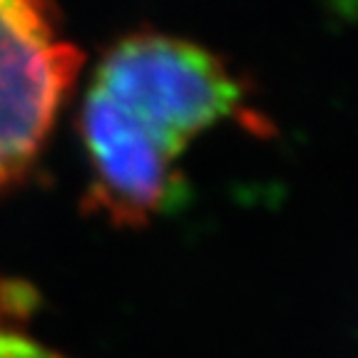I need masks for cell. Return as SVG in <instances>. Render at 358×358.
<instances>
[{
	"instance_id": "2",
	"label": "cell",
	"mask_w": 358,
	"mask_h": 358,
	"mask_svg": "<svg viewBox=\"0 0 358 358\" xmlns=\"http://www.w3.org/2000/svg\"><path fill=\"white\" fill-rule=\"evenodd\" d=\"M80 65L50 0H0V192L38 159Z\"/></svg>"
},
{
	"instance_id": "3",
	"label": "cell",
	"mask_w": 358,
	"mask_h": 358,
	"mask_svg": "<svg viewBox=\"0 0 358 358\" xmlns=\"http://www.w3.org/2000/svg\"><path fill=\"white\" fill-rule=\"evenodd\" d=\"M80 134L90 162L87 204L115 224L140 227L185 199L182 155L92 90L85 92Z\"/></svg>"
},
{
	"instance_id": "4",
	"label": "cell",
	"mask_w": 358,
	"mask_h": 358,
	"mask_svg": "<svg viewBox=\"0 0 358 358\" xmlns=\"http://www.w3.org/2000/svg\"><path fill=\"white\" fill-rule=\"evenodd\" d=\"M0 358H65L30 334L0 321Z\"/></svg>"
},
{
	"instance_id": "1",
	"label": "cell",
	"mask_w": 358,
	"mask_h": 358,
	"mask_svg": "<svg viewBox=\"0 0 358 358\" xmlns=\"http://www.w3.org/2000/svg\"><path fill=\"white\" fill-rule=\"evenodd\" d=\"M92 92L182 155L196 134L241 110V85L217 55L187 40L140 33L102 57Z\"/></svg>"
}]
</instances>
